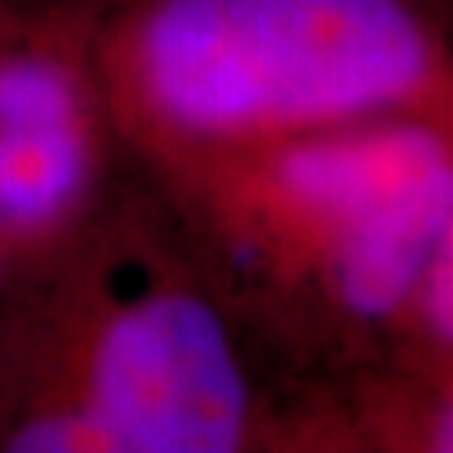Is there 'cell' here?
<instances>
[{"label": "cell", "mask_w": 453, "mask_h": 453, "mask_svg": "<svg viewBox=\"0 0 453 453\" xmlns=\"http://www.w3.org/2000/svg\"><path fill=\"white\" fill-rule=\"evenodd\" d=\"M179 162L222 269L319 387L396 353L453 205V128L380 118Z\"/></svg>", "instance_id": "obj_1"}, {"label": "cell", "mask_w": 453, "mask_h": 453, "mask_svg": "<svg viewBox=\"0 0 453 453\" xmlns=\"http://www.w3.org/2000/svg\"><path fill=\"white\" fill-rule=\"evenodd\" d=\"M128 84L175 158L380 118L453 128V4L148 0Z\"/></svg>", "instance_id": "obj_2"}, {"label": "cell", "mask_w": 453, "mask_h": 453, "mask_svg": "<svg viewBox=\"0 0 453 453\" xmlns=\"http://www.w3.org/2000/svg\"><path fill=\"white\" fill-rule=\"evenodd\" d=\"M88 420L101 450L235 453L265 413L222 292L165 275L114 312L91 359Z\"/></svg>", "instance_id": "obj_3"}, {"label": "cell", "mask_w": 453, "mask_h": 453, "mask_svg": "<svg viewBox=\"0 0 453 453\" xmlns=\"http://www.w3.org/2000/svg\"><path fill=\"white\" fill-rule=\"evenodd\" d=\"M84 181V134L74 88L41 58L0 65V219L41 226Z\"/></svg>", "instance_id": "obj_4"}, {"label": "cell", "mask_w": 453, "mask_h": 453, "mask_svg": "<svg viewBox=\"0 0 453 453\" xmlns=\"http://www.w3.org/2000/svg\"><path fill=\"white\" fill-rule=\"evenodd\" d=\"M340 400L349 453H453V363L389 357Z\"/></svg>", "instance_id": "obj_5"}, {"label": "cell", "mask_w": 453, "mask_h": 453, "mask_svg": "<svg viewBox=\"0 0 453 453\" xmlns=\"http://www.w3.org/2000/svg\"><path fill=\"white\" fill-rule=\"evenodd\" d=\"M393 357H423L453 363V205L423 269L410 323Z\"/></svg>", "instance_id": "obj_6"}, {"label": "cell", "mask_w": 453, "mask_h": 453, "mask_svg": "<svg viewBox=\"0 0 453 453\" xmlns=\"http://www.w3.org/2000/svg\"><path fill=\"white\" fill-rule=\"evenodd\" d=\"M11 450H101V443H97V434L88 420V413H81V417L48 413V417H37V420L27 423L14 437Z\"/></svg>", "instance_id": "obj_7"}, {"label": "cell", "mask_w": 453, "mask_h": 453, "mask_svg": "<svg viewBox=\"0 0 453 453\" xmlns=\"http://www.w3.org/2000/svg\"><path fill=\"white\" fill-rule=\"evenodd\" d=\"M450 4H453V0H450Z\"/></svg>", "instance_id": "obj_8"}]
</instances>
